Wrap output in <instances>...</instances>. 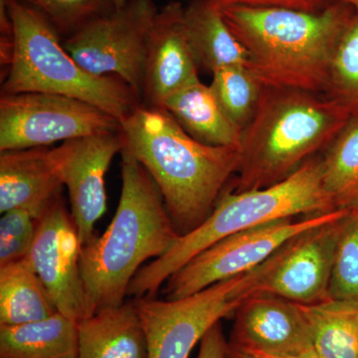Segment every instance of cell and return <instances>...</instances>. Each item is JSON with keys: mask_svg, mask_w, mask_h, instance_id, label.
Segmentation results:
<instances>
[{"mask_svg": "<svg viewBox=\"0 0 358 358\" xmlns=\"http://www.w3.org/2000/svg\"><path fill=\"white\" fill-rule=\"evenodd\" d=\"M219 7L248 52L249 69L264 87L326 95L334 52L355 6L334 0L319 13L239 4Z\"/></svg>", "mask_w": 358, "mask_h": 358, "instance_id": "1", "label": "cell"}, {"mask_svg": "<svg viewBox=\"0 0 358 358\" xmlns=\"http://www.w3.org/2000/svg\"><path fill=\"white\" fill-rule=\"evenodd\" d=\"M121 131L124 150L154 179L179 234L199 227L237 173L238 148L199 143L152 106H138L121 121Z\"/></svg>", "mask_w": 358, "mask_h": 358, "instance_id": "2", "label": "cell"}, {"mask_svg": "<svg viewBox=\"0 0 358 358\" xmlns=\"http://www.w3.org/2000/svg\"><path fill=\"white\" fill-rule=\"evenodd\" d=\"M121 157L122 192L114 218L81 250L90 317L124 303L141 266L164 256L180 237L147 169L126 150Z\"/></svg>", "mask_w": 358, "mask_h": 358, "instance_id": "3", "label": "cell"}, {"mask_svg": "<svg viewBox=\"0 0 358 358\" xmlns=\"http://www.w3.org/2000/svg\"><path fill=\"white\" fill-rule=\"evenodd\" d=\"M350 117L329 96L264 87L255 115L241 133L237 178L230 190L249 192L281 182L326 150Z\"/></svg>", "mask_w": 358, "mask_h": 358, "instance_id": "4", "label": "cell"}, {"mask_svg": "<svg viewBox=\"0 0 358 358\" xmlns=\"http://www.w3.org/2000/svg\"><path fill=\"white\" fill-rule=\"evenodd\" d=\"M336 210L322 182V157H312L277 185L235 192L224 190L210 215L164 256L134 275L128 296L154 298L167 280L205 249L224 238L279 219Z\"/></svg>", "mask_w": 358, "mask_h": 358, "instance_id": "5", "label": "cell"}, {"mask_svg": "<svg viewBox=\"0 0 358 358\" xmlns=\"http://www.w3.org/2000/svg\"><path fill=\"white\" fill-rule=\"evenodd\" d=\"M13 23L14 49L1 94H55L95 106L122 121L141 105L128 84L115 76L87 72L66 50L43 16L20 0H7Z\"/></svg>", "mask_w": 358, "mask_h": 358, "instance_id": "6", "label": "cell"}, {"mask_svg": "<svg viewBox=\"0 0 358 358\" xmlns=\"http://www.w3.org/2000/svg\"><path fill=\"white\" fill-rule=\"evenodd\" d=\"M258 268L178 300L134 299L148 341V358H188L214 324L234 317L257 293Z\"/></svg>", "mask_w": 358, "mask_h": 358, "instance_id": "7", "label": "cell"}, {"mask_svg": "<svg viewBox=\"0 0 358 358\" xmlns=\"http://www.w3.org/2000/svg\"><path fill=\"white\" fill-rule=\"evenodd\" d=\"M350 210L336 209L301 219L271 221L231 235L205 249L166 282V300H178L232 279L262 265L287 240L298 233L336 220Z\"/></svg>", "mask_w": 358, "mask_h": 358, "instance_id": "8", "label": "cell"}, {"mask_svg": "<svg viewBox=\"0 0 358 358\" xmlns=\"http://www.w3.org/2000/svg\"><path fill=\"white\" fill-rule=\"evenodd\" d=\"M117 131L119 120L71 96L38 92L0 96V152L46 148L57 141Z\"/></svg>", "mask_w": 358, "mask_h": 358, "instance_id": "9", "label": "cell"}, {"mask_svg": "<svg viewBox=\"0 0 358 358\" xmlns=\"http://www.w3.org/2000/svg\"><path fill=\"white\" fill-rule=\"evenodd\" d=\"M159 10L152 0H129L66 37L63 45L87 72L120 78L141 98L145 51Z\"/></svg>", "mask_w": 358, "mask_h": 358, "instance_id": "10", "label": "cell"}, {"mask_svg": "<svg viewBox=\"0 0 358 358\" xmlns=\"http://www.w3.org/2000/svg\"><path fill=\"white\" fill-rule=\"evenodd\" d=\"M345 216L287 240L259 266L257 293L275 294L305 306L329 300L334 255Z\"/></svg>", "mask_w": 358, "mask_h": 358, "instance_id": "11", "label": "cell"}, {"mask_svg": "<svg viewBox=\"0 0 358 358\" xmlns=\"http://www.w3.org/2000/svg\"><path fill=\"white\" fill-rule=\"evenodd\" d=\"M79 233L59 192L36 218L29 259L58 312L79 324L90 317L81 272Z\"/></svg>", "mask_w": 358, "mask_h": 358, "instance_id": "12", "label": "cell"}, {"mask_svg": "<svg viewBox=\"0 0 358 358\" xmlns=\"http://www.w3.org/2000/svg\"><path fill=\"white\" fill-rule=\"evenodd\" d=\"M124 148V136L117 131L66 141L51 150L69 193L71 213L82 246L95 237V225L107 210L106 174Z\"/></svg>", "mask_w": 358, "mask_h": 358, "instance_id": "13", "label": "cell"}, {"mask_svg": "<svg viewBox=\"0 0 358 358\" xmlns=\"http://www.w3.org/2000/svg\"><path fill=\"white\" fill-rule=\"evenodd\" d=\"M229 345L255 355H312V338L301 305L275 294L255 293L237 308Z\"/></svg>", "mask_w": 358, "mask_h": 358, "instance_id": "14", "label": "cell"}, {"mask_svg": "<svg viewBox=\"0 0 358 358\" xmlns=\"http://www.w3.org/2000/svg\"><path fill=\"white\" fill-rule=\"evenodd\" d=\"M199 64L185 26V7L171 1L157 14L145 51L143 94L145 105L162 107L176 92L199 81Z\"/></svg>", "mask_w": 358, "mask_h": 358, "instance_id": "15", "label": "cell"}, {"mask_svg": "<svg viewBox=\"0 0 358 358\" xmlns=\"http://www.w3.org/2000/svg\"><path fill=\"white\" fill-rule=\"evenodd\" d=\"M0 152V212L25 209L38 217L63 186L52 150L33 148Z\"/></svg>", "mask_w": 358, "mask_h": 358, "instance_id": "16", "label": "cell"}, {"mask_svg": "<svg viewBox=\"0 0 358 358\" xmlns=\"http://www.w3.org/2000/svg\"><path fill=\"white\" fill-rule=\"evenodd\" d=\"M78 358H148L136 301L100 308L77 324Z\"/></svg>", "mask_w": 358, "mask_h": 358, "instance_id": "17", "label": "cell"}, {"mask_svg": "<svg viewBox=\"0 0 358 358\" xmlns=\"http://www.w3.org/2000/svg\"><path fill=\"white\" fill-rule=\"evenodd\" d=\"M185 26L200 67L211 73L233 66L249 68L248 52L228 27L217 3L195 0L185 7Z\"/></svg>", "mask_w": 358, "mask_h": 358, "instance_id": "18", "label": "cell"}, {"mask_svg": "<svg viewBox=\"0 0 358 358\" xmlns=\"http://www.w3.org/2000/svg\"><path fill=\"white\" fill-rule=\"evenodd\" d=\"M160 108L199 143L211 147H239L241 131L221 109L210 86L200 80L167 98Z\"/></svg>", "mask_w": 358, "mask_h": 358, "instance_id": "19", "label": "cell"}, {"mask_svg": "<svg viewBox=\"0 0 358 358\" xmlns=\"http://www.w3.org/2000/svg\"><path fill=\"white\" fill-rule=\"evenodd\" d=\"M77 324L62 313L48 319L0 326V358H78Z\"/></svg>", "mask_w": 358, "mask_h": 358, "instance_id": "20", "label": "cell"}, {"mask_svg": "<svg viewBox=\"0 0 358 358\" xmlns=\"http://www.w3.org/2000/svg\"><path fill=\"white\" fill-rule=\"evenodd\" d=\"M57 313L28 257L0 267V326L38 322Z\"/></svg>", "mask_w": 358, "mask_h": 358, "instance_id": "21", "label": "cell"}, {"mask_svg": "<svg viewBox=\"0 0 358 358\" xmlns=\"http://www.w3.org/2000/svg\"><path fill=\"white\" fill-rule=\"evenodd\" d=\"M317 358H358V301L301 305Z\"/></svg>", "mask_w": 358, "mask_h": 358, "instance_id": "22", "label": "cell"}, {"mask_svg": "<svg viewBox=\"0 0 358 358\" xmlns=\"http://www.w3.org/2000/svg\"><path fill=\"white\" fill-rule=\"evenodd\" d=\"M322 155V182L336 209L358 207V117H352Z\"/></svg>", "mask_w": 358, "mask_h": 358, "instance_id": "23", "label": "cell"}, {"mask_svg": "<svg viewBox=\"0 0 358 358\" xmlns=\"http://www.w3.org/2000/svg\"><path fill=\"white\" fill-rule=\"evenodd\" d=\"M211 74L210 88L219 106L242 133L255 115L263 84L245 66L221 68Z\"/></svg>", "mask_w": 358, "mask_h": 358, "instance_id": "24", "label": "cell"}, {"mask_svg": "<svg viewBox=\"0 0 358 358\" xmlns=\"http://www.w3.org/2000/svg\"><path fill=\"white\" fill-rule=\"evenodd\" d=\"M358 117V8L334 52L326 95Z\"/></svg>", "mask_w": 358, "mask_h": 358, "instance_id": "25", "label": "cell"}, {"mask_svg": "<svg viewBox=\"0 0 358 358\" xmlns=\"http://www.w3.org/2000/svg\"><path fill=\"white\" fill-rule=\"evenodd\" d=\"M329 294L331 300L358 301V207L343 218Z\"/></svg>", "mask_w": 358, "mask_h": 358, "instance_id": "26", "label": "cell"}, {"mask_svg": "<svg viewBox=\"0 0 358 358\" xmlns=\"http://www.w3.org/2000/svg\"><path fill=\"white\" fill-rule=\"evenodd\" d=\"M41 14L60 36L115 10L113 0H20Z\"/></svg>", "mask_w": 358, "mask_h": 358, "instance_id": "27", "label": "cell"}, {"mask_svg": "<svg viewBox=\"0 0 358 358\" xmlns=\"http://www.w3.org/2000/svg\"><path fill=\"white\" fill-rule=\"evenodd\" d=\"M36 234V218L25 209H13L0 219V267L28 257Z\"/></svg>", "mask_w": 358, "mask_h": 358, "instance_id": "28", "label": "cell"}, {"mask_svg": "<svg viewBox=\"0 0 358 358\" xmlns=\"http://www.w3.org/2000/svg\"><path fill=\"white\" fill-rule=\"evenodd\" d=\"M14 49L13 23L7 0H0V62L6 73L10 67Z\"/></svg>", "mask_w": 358, "mask_h": 358, "instance_id": "29", "label": "cell"}, {"mask_svg": "<svg viewBox=\"0 0 358 358\" xmlns=\"http://www.w3.org/2000/svg\"><path fill=\"white\" fill-rule=\"evenodd\" d=\"M228 341L223 334L221 322L205 334L200 341L199 357L197 358H227Z\"/></svg>", "mask_w": 358, "mask_h": 358, "instance_id": "30", "label": "cell"}, {"mask_svg": "<svg viewBox=\"0 0 358 358\" xmlns=\"http://www.w3.org/2000/svg\"><path fill=\"white\" fill-rule=\"evenodd\" d=\"M334 0H254V6L285 7L296 10L319 13Z\"/></svg>", "mask_w": 358, "mask_h": 358, "instance_id": "31", "label": "cell"}, {"mask_svg": "<svg viewBox=\"0 0 358 358\" xmlns=\"http://www.w3.org/2000/svg\"><path fill=\"white\" fill-rule=\"evenodd\" d=\"M227 358H258L250 352H245L243 350L235 348L228 343Z\"/></svg>", "mask_w": 358, "mask_h": 358, "instance_id": "32", "label": "cell"}, {"mask_svg": "<svg viewBox=\"0 0 358 358\" xmlns=\"http://www.w3.org/2000/svg\"><path fill=\"white\" fill-rule=\"evenodd\" d=\"M206 1L214 2L219 6H226V4H239V6H254V0H206Z\"/></svg>", "mask_w": 358, "mask_h": 358, "instance_id": "33", "label": "cell"}, {"mask_svg": "<svg viewBox=\"0 0 358 358\" xmlns=\"http://www.w3.org/2000/svg\"><path fill=\"white\" fill-rule=\"evenodd\" d=\"M255 357L258 358H317L315 353H312V355H298V357H268V355H255Z\"/></svg>", "mask_w": 358, "mask_h": 358, "instance_id": "34", "label": "cell"}, {"mask_svg": "<svg viewBox=\"0 0 358 358\" xmlns=\"http://www.w3.org/2000/svg\"><path fill=\"white\" fill-rule=\"evenodd\" d=\"M114 2L115 7L117 9L122 8V6H126L128 3L129 0H113Z\"/></svg>", "mask_w": 358, "mask_h": 358, "instance_id": "35", "label": "cell"}, {"mask_svg": "<svg viewBox=\"0 0 358 358\" xmlns=\"http://www.w3.org/2000/svg\"><path fill=\"white\" fill-rule=\"evenodd\" d=\"M341 1L346 2V3L350 4V6L358 8V0H341Z\"/></svg>", "mask_w": 358, "mask_h": 358, "instance_id": "36", "label": "cell"}]
</instances>
